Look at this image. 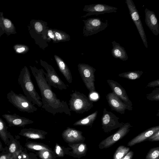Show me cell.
<instances>
[{"mask_svg":"<svg viewBox=\"0 0 159 159\" xmlns=\"http://www.w3.org/2000/svg\"><path fill=\"white\" fill-rule=\"evenodd\" d=\"M30 67L42 96V107L53 115L57 113H64L71 116V112L66 101L60 100L57 97L52 90L51 86L46 80L43 70L31 66Z\"/></svg>","mask_w":159,"mask_h":159,"instance_id":"cell-1","label":"cell"},{"mask_svg":"<svg viewBox=\"0 0 159 159\" xmlns=\"http://www.w3.org/2000/svg\"><path fill=\"white\" fill-rule=\"evenodd\" d=\"M18 82L27 99L33 104L39 107H42L43 103L40 100L41 98L35 89L30 73L26 66H24L21 71Z\"/></svg>","mask_w":159,"mask_h":159,"instance_id":"cell-2","label":"cell"},{"mask_svg":"<svg viewBox=\"0 0 159 159\" xmlns=\"http://www.w3.org/2000/svg\"><path fill=\"white\" fill-rule=\"evenodd\" d=\"M69 101L70 111L77 114H83L93 106V102L83 93L75 90L70 95Z\"/></svg>","mask_w":159,"mask_h":159,"instance_id":"cell-3","label":"cell"},{"mask_svg":"<svg viewBox=\"0 0 159 159\" xmlns=\"http://www.w3.org/2000/svg\"><path fill=\"white\" fill-rule=\"evenodd\" d=\"M32 36L36 44L43 50L47 47L48 44L47 41L46 34L49 27L48 23L43 20H32L31 22Z\"/></svg>","mask_w":159,"mask_h":159,"instance_id":"cell-4","label":"cell"},{"mask_svg":"<svg viewBox=\"0 0 159 159\" xmlns=\"http://www.w3.org/2000/svg\"><path fill=\"white\" fill-rule=\"evenodd\" d=\"M8 101L19 111L28 113H33L37 108L34 104L22 94H17L11 90L7 94Z\"/></svg>","mask_w":159,"mask_h":159,"instance_id":"cell-5","label":"cell"},{"mask_svg":"<svg viewBox=\"0 0 159 159\" xmlns=\"http://www.w3.org/2000/svg\"><path fill=\"white\" fill-rule=\"evenodd\" d=\"M78 68L80 76L90 94L96 92L94 84L95 68L84 63H79Z\"/></svg>","mask_w":159,"mask_h":159,"instance_id":"cell-6","label":"cell"},{"mask_svg":"<svg viewBox=\"0 0 159 159\" xmlns=\"http://www.w3.org/2000/svg\"><path fill=\"white\" fill-rule=\"evenodd\" d=\"M40 63L47 72L46 73L44 71V74L46 80L50 86L60 90L67 89L68 85L63 82L51 65L42 59L40 60Z\"/></svg>","mask_w":159,"mask_h":159,"instance_id":"cell-7","label":"cell"},{"mask_svg":"<svg viewBox=\"0 0 159 159\" xmlns=\"http://www.w3.org/2000/svg\"><path fill=\"white\" fill-rule=\"evenodd\" d=\"M82 20L84 23L83 34L85 37L104 30L109 25L107 20H106L103 22L99 17L90 18Z\"/></svg>","mask_w":159,"mask_h":159,"instance_id":"cell-8","label":"cell"},{"mask_svg":"<svg viewBox=\"0 0 159 159\" xmlns=\"http://www.w3.org/2000/svg\"><path fill=\"white\" fill-rule=\"evenodd\" d=\"M125 3L128 8L132 20L135 24L145 47H148L146 36L139 12L132 0H126Z\"/></svg>","mask_w":159,"mask_h":159,"instance_id":"cell-9","label":"cell"},{"mask_svg":"<svg viewBox=\"0 0 159 159\" xmlns=\"http://www.w3.org/2000/svg\"><path fill=\"white\" fill-rule=\"evenodd\" d=\"M132 127L130 123H124L116 132L102 140L99 145V148L103 149L111 146L127 135Z\"/></svg>","mask_w":159,"mask_h":159,"instance_id":"cell-10","label":"cell"},{"mask_svg":"<svg viewBox=\"0 0 159 159\" xmlns=\"http://www.w3.org/2000/svg\"><path fill=\"white\" fill-rule=\"evenodd\" d=\"M119 118L111 111H107L106 108L103 109V115L101 117L102 129L104 132H110L114 129L121 127L124 123L120 122Z\"/></svg>","mask_w":159,"mask_h":159,"instance_id":"cell-11","label":"cell"},{"mask_svg":"<svg viewBox=\"0 0 159 159\" xmlns=\"http://www.w3.org/2000/svg\"><path fill=\"white\" fill-rule=\"evenodd\" d=\"M118 8L107 5L101 3L85 5L83 9L87 13L81 16V18H85L87 16L103 14L106 13H116Z\"/></svg>","mask_w":159,"mask_h":159,"instance_id":"cell-12","label":"cell"},{"mask_svg":"<svg viewBox=\"0 0 159 159\" xmlns=\"http://www.w3.org/2000/svg\"><path fill=\"white\" fill-rule=\"evenodd\" d=\"M106 98L108 105L112 111L122 114L125 113L126 110H133L132 106L125 103L112 92L108 93Z\"/></svg>","mask_w":159,"mask_h":159,"instance_id":"cell-13","label":"cell"},{"mask_svg":"<svg viewBox=\"0 0 159 159\" xmlns=\"http://www.w3.org/2000/svg\"><path fill=\"white\" fill-rule=\"evenodd\" d=\"M107 82L113 92L124 102L132 106V102L129 100L125 89L117 82L113 80H107Z\"/></svg>","mask_w":159,"mask_h":159,"instance_id":"cell-14","label":"cell"},{"mask_svg":"<svg viewBox=\"0 0 159 159\" xmlns=\"http://www.w3.org/2000/svg\"><path fill=\"white\" fill-rule=\"evenodd\" d=\"M8 124V126L24 127L26 125L31 124L34 121L28 118L21 117L16 113L13 114H5L2 115Z\"/></svg>","mask_w":159,"mask_h":159,"instance_id":"cell-15","label":"cell"},{"mask_svg":"<svg viewBox=\"0 0 159 159\" xmlns=\"http://www.w3.org/2000/svg\"><path fill=\"white\" fill-rule=\"evenodd\" d=\"M145 22L153 34L156 36L159 34V24L154 12L146 8L145 10Z\"/></svg>","mask_w":159,"mask_h":159,"instance_id":"cell-16","label":"cell"},{"mask_svg":"<svg viewBox=\"0 0 159 159\" xmlns=\"http://www.w3.org/2000/svg\"><path fill=\"white\" fill-rule=\"evenodd\" d=\"M158 130H159V125L148 129L131 139L128 143L127 146L132 147L136 144L146 141L151 135Z\"/></svg>","mask_w":159,"mask_h":159,"instance_id":"cell-17","label":"cell"},{"mask_svg":"<svg viewBox=\"0 0 159 159\" xmlns=\"http://www.w3.org/2000/svg\"><path fill=\"white\" fill-rule=\"evenodd\" d=\"M62 136L65 141L70 143L80 141L84 138L81 131L69 127L63 131Z\"/></svg>","mask_w":159,"mask_h":159,"instance_id":"cell-18","label":"cell"},{"mask_svg":"<svg viewBox=\"0 0 159 159\" xmlns=\"http://www.w3.org/2000/svg\"><path fill=\"white\" fill-rule=\"evenodd\" d=\"M54 57L58 69L63 75L66 81L69 84L72 82V77L71 71L66 63L61 58L56 55Z\"/></svg>","mask_w":159,"mask_h":159,"instance_id":"cell-19","label":"cell"},{"mask_svg":"<svg viewBox=\"0 0 159 159\" xmlns=\"http://www.w3.org/2000/svg\"><path fill=\"white\" fill-rule=\"evenodd\" d=\"M47 133L44 131L31 128L22 129L19 134L32 139H43Z\"/></svg>","mask_w":159,"mask_h":159,"instance_id":"cell-20","label":"cell"},{"mask_svg":"<svg viewBox=\"0 0 159 159\" xmlns=\"http://www.w3.org/2000/svg\"><path fill=\"white\" fill-rule=\"evenodd\" d=\"M112 48L111 53L112 56L116 58H119L123 61L128 60V57L125 48L115 41L112 42Z\"/></svg>","mask_w":159,"mask_h":159,"instance_id":"cell-21","label":"cell"},{"mask_svg":"<svg viewBox=\"0 0 159 159\" xmlns=\"http://www.w3.org/2000/svg\"><path fill=\"white\" fill-rule=\"evenodd\" d=\"M98 114V111H96L87 116L77 121L74 123L73 125L87 126L91 127L96 119Z\"/></svg>","mask_w":159,"mask_h":159,"instance_id":"cell-22","label":"cell"},{"mask_svg":"<svg viewBox=\"0 0 159 159\" xmlns=\"http://www.w3.org/2000/svg\"><path fill=\"white\" fill-rule=\"evenodd\" d=\"M8 128L5 123L0 117V137L5 144L9 143V138L11 136L7 130Z\"/></svg>","mask_w":159,"mask_h":159,"instance_id":"cell-23","label":"cell"},{"mask_svg":"<svg viewBox=\"0 0 159 159\" xmlns=\"http://www.w3.org/2000/svg\"><path fill=\"white\" fill-rule=\"evenodd\" d=\"M143 73L142 71H131L120 74L118 76L129 80H135L140 78Z\"/></svg>","mask_w":159,"mask_h":159,"instance_id":"cell-24","label":"cell"},{"mask_svg":"<svg viewBox=\"0 0 159 159\" xmlns=\"http://www.w3.org/2000/svg\"><path fill=\"white\" fill-rule=\"evenodd\" d=\"M57 43L69 41L70 40V35L66 32L57 29H53Z\"/></svg>","mask_w":159,"mask_h":159,"instance_id":"cell-25","label":"cell"},{"mask_svg":"<svg viewBox=\"0 0 159 159\" xmlns=\"http://www.w3.org/2000/svg\"><path fill=\"white\" fill-rule=\"evenodd\" d=\"M130 151V148L123 145L119 146L113 156V159H121Z\"/></svg>","mask_w":159,"mask_h":159,"instance_id":"cell-26","label":"cell"},{"mask_svg":"<svg viewBox=\"0 0 159 159\" xmlns=\"http://www.w3.org/2000/svg\"><path fill=\"white\" fill-rule=\"evenodd\" d=\"M25 147L28 149L35 150H49L47 147L43 145L33 142H28L25 144Z\"/></svg>","mask_w":159,"mask_h":159,"instance_id":"cell-27","label":"cell"},{"mask_svg":"<svg viewBox=\"0 0 159 159\" xmlns=\"http://www.w3.org/2000/svg\"><path fill=\"white\" fill-rule=\"evenodd\" d=\"M145 159H159V147L150 149L146 156Z\"/></svg>","mask_w":159,"mask_h":159,"instance_id":"cell-28","label":"cell"},{"mask_svg":"<svg viewBox=\"0 0 159 159\" xmlns=\"http://www.w3.org/2000/svg\"><path fill=\"white\" fill-rule=\"evenodd\" d=\"M72 147L74 152L78 154H83L87 150L86 145L84 143L75 145Z\"/></svg>","mask_w":159,"mask_h":159,"instance_id":"cell-29","label":"cell"},{"mask_svg":"<svg viewBox=\"0 0 159 159\" xmlns=\"http://www.w3.org/2000/svg\"><path fill=\"white\" fill-rule=\"evenodd\" d=\"M146 98L152 101H159V88L153 90L151 93L146 95Z\"/></svg>","mask_w":159,"mask_h":159,"instance_id":"cell-30","label":"cell"},{"mask_svg":"<svg viewBox=\"0 0 159 159\" xmlns=\"http://www.w3.org/2000/svg\"><path fill=\"white\" fill-rule=\"evenodd\" d=\"M13 48L15 52L17 53H25L29 50L28 47L25 45L16 44L14 46Z\"/></svg>","mask_w":159,"mask_h":159,"instance_id":"cell-31","label":"cell"},{"mask_svg":"<svg viewBox=\"0 0 159 159\" xmlns=\"http://www.w3.org/2000/svg\"><path fill=\"white\" fill-rule=\"evenodd\" d=\"M46 38L48 43H50L52 40L54 43H57L56 37L52 29L49 28H48Z\"/></svg>","mask_w":159,"mask_h":159,"instance_id":"cell-32","label":"cell"},{"mask_svg":"<svg viewBox=\"0 0 159 159\" xmlns=\"http://www.w3.org/2000/svg\"><path fill=\"white\" fill-rule=\"evenodd\" d=\"M39 157L42 159H52V155L50 150H42L39 152Z\"/></svg>","mask_w":159,"mask_h":159,"instance_id":"cell-33","label":"cell"},{"mask_svg":"<svg viewBox=\"0 0 159 159\" xmlns=\"http://www.w3.org/2000/svg\"><path fill=\"white\" fill-rule=\"evenodd\" d=\"M9 151L10 153L16 157L17 155L18 152L17 144L14 140H13L10 144Z\"/></svg>","mask_w":159,"mask_h":159,"instance_id":"cell-34","label":"cell"},{"mask_svg":"<svg viewBox=\"0 0 159 159\" xmlns=\"http://www.w3.org/2000/svg\"><path fill=\"white\" fill-rule=\"evenodd\" d=\"M3 25L6 29L12 30L14 28V25L11 20H9L4 18L3 19Z\"/></svg>","mask_w":159,"mask_h":159,"instance_id":"cell-35","label":"cell"},{"mask_svg":"<svg viewBox=\"0 0 159 159\" xmlns=\"http://www.w3.org/2000/svg\"><path fill=\"white\" fill-rule=\"evenodd\" d=\"M150 141H159V130L157 131L149 137L146 140Z\"/></svg>","mask_w":159,"mask_h":159,"instance_id":"cell-36","label":"cell"},{"mask_svg":"<svg viewBox=\"0 0 159 159\" xmlns=\"http://www.w3.org/2000/svg\"><path fill=\"white\" fill-rule=\"evenodd\" d=\"M55 152L56 154L60 157L63 156V151L61 147L58 145H57L55 148Z\"/></svg>","mask_w":159,"mask_h":159,"instance_id":"cell-37","label":"cell"},{"mask_svg":"<svg viewBox=\"0 0 159 159\" xmlns=\"http://www.w3.org/2000/svg\"><path fill=\"white\" fill-rule=\"evenodd\" d=\"M159 86V79L152 81L148 83L147 87H154Z\"/></svg>","mask_w":159,"mask_h":159,"instance_id":"cell-38","label":"cell"},{"mask_svg":"<svg viewBox=\"0 0 159 159\" xmlns=\"http://www.w3.org/2000/svg\"><path fill=\"white\" fill-rule=\"evenodd\" d=\"M16 157L14 155L10 153L8 154H4L0 156V159H14Z\"/></svg>","mask_w":159,"mask_h":159,"instance_id":"cell-39","label":"cell"},{"mask_svg":"<svg viewBox=\"0 0 159 159\" xmlns=\"http://www.w3.org/2000/svg\"><path fill=\"white\" fill-rule=\"evenodd\" d=\"M134 155V152L132 151L129 152L121 159H132Z\"/></svg>","mask_w":159,"mask_h":159,"instance_id":"cell-40","label":"cell"},{"mask_svg":"<svg viewBox=\"0 0 159 159\" xmlns=\"http://www.w3.org/2000/svg\"><path fill=\"white\" fill-rule=\"evenodd\" d=\"M4 150V148L3 147L2 144L0 140V151H2Z\"/></svg>","mask_w":159,"mask_h":159,"instance_id":"cell-41","label":"cell"}]
</instances>
